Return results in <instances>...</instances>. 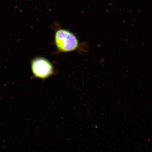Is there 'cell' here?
Wrapping results in <instances>:
<instances>
[{
  "label": "cell",
  "mask_w": 152,
  "mask_h": 152,
  "mask_svg": "<svg viewBox=\"0 0 152 152\" xmlns=\"http://www.w3.org/2000/svg\"><path fill=\"white\" fill-rule=\"evenodd\" d=\"M31 70L34 77L45 80L56 73L53 65L45 57L38 56L31 60Z\"/></svg>",
  "instance_id": "cell-2"
},
{
  "label": "cell",
  "mask_w": 152,
  "mask_h": 152,
  "mask_svg": "<svg viewBox=\"0 0 152 152\" xmlns=\"http://www.w3.org/2000/svg\"><path fill=\"white\" fill-rule=\"evenodd\" d=\"M54 44L58 53H69L78 50L84 45L70 30L62 28L57 23L54 26Z\"/></svg>",
  "instance_id": "cell-1"
}]
</instances>
